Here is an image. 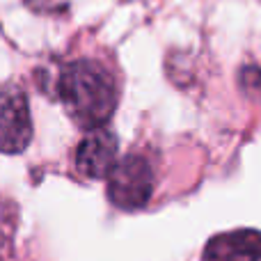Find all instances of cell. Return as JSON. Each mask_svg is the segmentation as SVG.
<instances>
[{"label": "cell", "mask_w": 261, "mask_h": 261, "mask_svg": "<svg viewBox=\"0 0 261 261\" xmlns=\"http://www.w3.org/2000/svg\"><path fill=\"white\" fill-rule=\"evenodd\" d=\"M58 99L64 113L83 130L101 128L110 122L119 101V90L115 76L92 58H81L67 62L60 69Z\"/></svg>", "instance_id": "obj_1"}, {"label": "cell", "mask_w": 261, "mask_h": 261, "mask_svg": "<svg viewBox=\"0 0 261 261\" xmlns=\"http://www.w3.org/2000/svg\"><path fill=\"white\" fill-rule=\"evenodd\" d=\"M108 199L119 211H138L153 195V167L140 153L119 158L106 174Z\"/></svg>", "instance_id": "obj_2"}, {"label": "cell", "mask_w": 261, "mask_h": 261, "mask_svg": "<svg viewBox=\"0 0 261 261\" xmlns=\"http://www.w3.org/2000/svg\"><path fill=\"white\" fill-rule=\"evenodd\" d=\"M32 140V117L21 87H0V151L21 153Z\"/></svg>", "instance_id": "obj_3"}, {"label": "cell", "mask_w": 261, "mask_h": 261, "mask_svg": "<svg viewBox=\"0 0 261 261\" xmlns=\"http://www.w3.org/2000/svg\"><path fill=\"white\" fill-rule=\"evenodd\" d=\"M119 142L117 135L110 133L108 128H92L81 138L73 153L76 170L85 179H106L113 165L117 163Z\"/></svg>", "instance_id": "obj_4"}, {"label": "cell", "mask_w": 261, "mask_h": 261, "mask_svg": "<svg viewBox=\"0 0 261 261\" xmlns=\"http://www.w3.org/2000/svg\"><path fill=\"white\" fill-rule=\"evenodd\" d=\"M202 261H261V231L234 229L208 239Z\"/></svg>", "instance_id": "obj_5"}]
</instances>
